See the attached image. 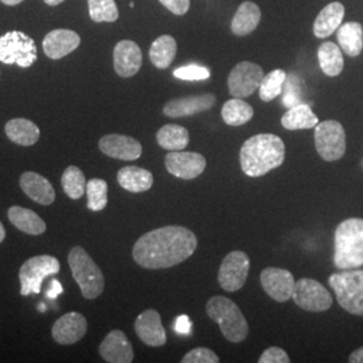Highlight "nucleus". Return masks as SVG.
<instances>
[{
  "label": "nucleus",
  "mask_w": 363,
  "mask_h": 363,
  "mask_svg": "<svg viewBox=\"0 0 363 363\" xmlns=\"http://www.w3.org/2000/svg\"><path fill=\"white\" fill-rule=\"evenodd\" d=\"M174 77L184 79V81H202L210 77V72L208 67H203V66H182L177 70H174Z\"/></svg>",
  "instance_id": "58836bf2"
},
{
  "label": "nucleus",
  "mask_w": 363,
  "mask_h": 363,
  "mask_svg": "<svg viewBox=\"0 0 363 363\" xmlns=\"http://www.w3.org/2000/svg\"><path fill=\"white\" fill-rule=\"evenodd\" d=\"M99 352L105 362L109 363H130L135 358L128 337L120 330H113L104 337Z\"/></svg>",
  "instance_id": "aec40b11"
},
{
  "label": "nucleus",
  "mask_w": 363,
  "mask_h": 363,
  "mask_svg": "<svg viewBox=\"0 0 363 363\" xmlns=\"http://www.w3.org/2000/svg\"><path fill=\"white\" fill-rule=\"evenodd\" d=\"M117 182L124 190L139 194L148 191L152 187L154 175L148 169L128 166L123 167L117 172Z\"/></svg>",
  "instance_id": "b1692460"
},
{
  "label": "nucleus",
  "mask_w": 363,
  "mask_h": 363,
  "mask_svg": "<svg viewBox=\"0 0 363 363\" xmlns=\"http://www.w3.org/2000/svg\"><path fill=\"white\" fill-rule=\"evenodd\" d=\"M64 0H45V3L46 4H49V6H58V4H61Z\"/></svg>",
  "instance_id": "09e8293b"
},
{
  "label": "nucleus",
  "mask_w": 363,
  "mask_h": 363,
  "mask_svg": "<svg viewBox=\"0 0 363 363\" xmlns=\"http://www.w3.org/2000/svg\"><path fill=\"white\" fill-rule=\"evenodd\" d=\"M81 43L77 33L66 28L50 31L43 39V52L52 60H61L74 52Z\"/></svg>",
  "instance_id": "412c9836"
},
{
  "label": "nucleus",
  "mask_w": 363,
  "mask_h": 363,
  "mask_svg": "<svg viewBox=\"0 0 363 363\" xmlns=\"http://www.w3.org/2000/svg\"><path fill=\"white\" fill-rule=\"evenodd\" d=\"M334 265L340 271L362 267V218H349L337 225L334 234Z\"/></svg>",
  "instance_id": "7ed1b4c3"
},
{
  "label": "nucleus",
  "mask_w": 363,
  "mask_h": 363,
  "mask_svg": "<svg viewBox=\"0 0 363 363\" xmlns=\"http://www.w3.org/2000/svg\"><path fill=\"white\" fill-rule=\"evenodd\" d=\"M62 291H64V288L61 286V284L57 280H52V286H50V289L48 292V296L52 298H57L60 294H62Z\"/></svg>",
  "instance_id": "c03bdc74"
},
{
  "label": "nucleus",
  "mask_w": 363,
  "mask_h": 363,
  "mask_svg": "<svg viewBox=\"0 0 363 363\" xmlns=\"http://www.w3.org/2000/svg\"><path fill=\"white\" fill-rule=\"evenodd\" d=\"M196 247V235L190 229L171 225L142 235L133 245L132 257L145 269H167L190 259Z\"/></svg>",
  "instance_id": "f257e3e1"
},
{
  "label": "nucleus",
  "mask_w": 363,
  "mask_h": 363,
  "mask_svg": "<svg viewBox=\"0 0 363 363\" xmlns=\"http://www.w3.org/2000/svg\"><path fill=\"white\" fill-rule=\"evenodd\" d=\"M220 115L228 125L240 127L252 120V117L255 115V111L242 99L234 97L223 104Z\"/></svg>",
  "instance_id": "473e14b6"
},
{
  "label": "nucleus",
  "mask_w": 363,
  "mask_h": 363,
  "mask_svg": "<svg viewBox=\"0 0 363 363\" xmlns=\"http://www.w3.org/2000/svg\"><path fill=\"white\" fill-rule=\"evenodd\" d=\"M259 363H289L291 358L286 354V350H283L281 347H268L264 351L259 358Z\"/></svg>",
  "instance_id": "a19ab883"
},
{
  "label": "nucleus",
  "mask_w": 363,
  "mask_h": 363,
  "mask_svg": "<svg viewBox=\"0 0 363 363\" xmlns=\"http://www.w3.org/2000/svg\"><path fill=\"white\" fill-rule=\"evenodd\" d=\"M292 298L298 308L308 312H325L334 300L325 286L313 279H300L295 283Z\"/></svg>",
  "instance_id": "9d476101"
},
{
  "label": "nucleus",
  "mask_w": 363,
  "mask_h": 363,
  "mask_svg": "<svg viewBox=\"0 0 363 363\" xmlns=\"http://www.w3.org/2000/svg\"><path fill=\"white\" fill-rule=\"evenodd\" d=\"M283 104L292 108L295 105L300 104V82L298 77L295 74L286 76V82H284V88H283Z\"/></svg>",
  "instance_id": "4c0bfd02"
},
{
  "label": "nucleus",
  "mask_w": 363,
  "mask_h": 363,
  "mask_svg": "<svg viewBox=\"0 0 363 363\" xmlns=\"http://www.w3.org/2000/svg\"><path fill=\"white\" fill-rule=\"evenodd\" d=\"M37 58V45L25 33L9 31L0 37V61L3 64L30 67Z\"/></svg>",
  "instance_id": "0eeeda50"
},
{
  "label": "nucleus",
  "mask_w": 363,
  "mask_h": 363,
  "mask_svg": "<svg viewBox=\"0 0 363 363\" xmlns=\"http://www.w3.org/2000/svg\"><path fill=\"white\" fill-rule=\"evenodd\" d=\"M175 331L178 334H182V335L190 334V331H191V322H190L189 316L182 315V316L177 319V322H175Z\"/></svg>",
  "instance_id": "37998d69"
},
{
  "label": "nucleus",
  "mask_w": 363,
  "mask_h": 363,
  "mask_svg": "<svg viewBox=\"0 0 363 363\" xmlns=\"http://www.w3.org/2000/svg\"><path fill=\"white\" fill-rule=\"evenodd\" d=\"M349 362L363 363V346L351 352L350 357H349Z\"/></svg>",
  "instance_id": "a18cd8bd"
},
{
  "label": "nucleus",
  "mask_w": 363,
  "mask_h": 363,
  "mask_svg": "<svg viewBox=\"0 0 363 363\" xmlns=\"http://www.w3.org/2000/svg\"><path fill=\"white\" fill-rule=\"evenodd\" d=\"M264 70L261 66L244 61L234 66L228 77L229 93L237 99H245L259 88L264 78Z\"/></svg>",
  "instance_id": "f8f14e48"
},
{
  "label": "nucleus",
  "mask_w": 363,
  "mask_h": 363,
  "mask_svg": "<svg viewBox=\"0 0 363 363\" xmlns=\"http://www.w3.org/2000/svg\"><path fill=\"white\" fill-rule=\"evenodd\" d=\"M60 269V261L49 255L35 256L27 259L19 269V280L22 286L21 294L23 296H27L30 294H39L43 280L48 276L57 274Z\"/></svg>",
  "instance_id": "1a4fd4ad"
},
{
  "label": "nucleus",
  "mask_w": 363,
  "mask_h": 363,
  "mask_svg": "<svg viewBox=\"0 0 363 363\" xmlns=\"http://www.w3.org/2000/svg\"><path fill=\"white\" fill-rule=\"evenodd\" d=\"M339 306L351 315L363 316V271L347 269L328 277Z\"/></svg>",
  "instance_id": "423d86ee"
},
{
  "label": "nucleus",
  "mask_w": 363,
  "mask_h": 363,
  "mask_svg": "<svg viewBox=\"0 0 363 363\" xmlns=\"http://www.w3.org/2000/svg\"><path fill=\"white\" fill-rule=\"evenodd\" d=\"M218 355L208 347H196L194 350L189 351L183 358L182 363H218Z\"/></svg>",
  "instance_id": "ea45409f"
},
{
  "label": "nucleus",
  "mask_w": 363,
  "mask_h": 363,
  "mask_svg": "<svg viewBox=\"0 0 363 363\" xmlns=\"http://www.w3.org/2000/svg\"><path fill=\"white\" fill-rule=\"evenodd\" d=\"M177 55V40L171 35H162L154 40L150 49V60L157 69H167Z\"/></svg>",
  "instance_id": "2f4dec72"
},
{
  "label": "nucleus",
  "mask_w": 363,
  "mask_h": 363,
  "mask_svg": "<svg viewBox=\"0 0 363 363\" xmlns=\"http://www.w3.org/2000/svg\"><path fill=\"white\" fill-rule=\"evenodd\" d=\"M318 60L322 72L328 77H337L343 72V54L334 42H325L318 49Z\"/></svg>",
  "instance_id": "c756f323"
},
{
  "label": "nucleus",
  "mask_w": 363,
  "mask_h": 363,
  "mask_svg": "<svg viewBox=\"0 0 363 363\" xmlns=\"http://www.w3.org/2000/svg\"><path fill=\"white\" fill-rule=\"evenodd\" d=\"M99 148L105 155L125 162L138 160L143 154V147L136 139L118 133L103 136L99 142Z\"/></svg>",
  "instance_id": "2eb2a0df"
},
{
  "label": "nucleus",
  "mask_w": 363,
  "mask_h": 363,
  "mask_svg": "<svg viewBox=\"0 0 363 363\" xmlns=\"http://www.w3.org/2000/svg\"><path fill=\"white\" fill-rule=\"evenodd\" d=\"M4 4H7V6H16V4H19V3H22L23 0H1Z\"/></svg>",
  "instance_id": "49530a36"
},
{
  "label": "nucleus",
  "mask_w": 363,
  "mask_h": 363,
  "mask_svg": "<svg viewBox=\"0 0 363 363\" xmlns=\"http://www.w3.org/2000/svg\"><path fill=\"white\" fill-rule=\"evenodd\" d=\"M6 135L13 143L28 147L38 142L40 132L37 124L27 118H13L6 124Z\"/></svg>",
  "instance_id": "bb28decb"
},
{
  "label": "nucleus",
  "mask_w": 363,
  "mask_h": 363,
  "mask_svg": "<svg viewBox=\"0 0 363 363\" xmlns=\"http://www.w3.org/2000/svg\"><path fill=\"white\" fill-rule=\"evenodd\" d=\"M88 331V322L79 312H67L58 318L52 325V339L64 346L74 345L85 337Z\"/></svg>",
  "instance_id": "dca6fc26"
},
{
  "label": "nucleus",
  "mask_w": 363,
  "mask_h": 363,
  "mask_svg": "<svg viewBox=\"0 0 363 363\" xmlns=\"http://www.w3.org/2000/svg\"><path fill=\"white\" fill-rule=\"evenodd\" d=\"M157 144L167 151H183L190 143L189 130L177 124H166L156 133Z\"/></svg>",
  "instance_id": "7c9ffc66"
},
{
  "label": "nucleus",
  "mask_w": 363,
  "mask_h": 363,
  "mask_svg": "<svg viewBox=\"0 0 363 363\" xmlns=\"http://www.w3.org/2000/svg\"><path fill=\"white\" fill-rule=\"evenodd\" d=\"M135 331L140 340L150 347H160L167 343L166 330L162 325L160 313L156 310L142 312L135 322Z\"/></svg>",
  "instance_id": "6ab92c4d"
},
{
  "label": "nucleus",
  "mask_w": 363,
  "mask_h": 363,
  "mask_svg": "<svg viewBox=\"0 0 363 363\" xmlns=\"http://www.w3.org/2000/svg\"><path fill=\"white\" fill-rule=\"evenodd\" d=\"M67 262L84 298L93 300L104 292V274L84 247H73L69 252Z\"/></svg>",
  "instance_id": "39448f33"
},
{
  "label": "nucleus",
  "mask_w": 363,
  "mask_h": 363,
  "mask_svg": "<svg viewBox=\"0 0 363 363\" xmlns=\"http://www.w3.org/2000/svg\"><path fill=\"white\" fill-rule=\"evenodd\" d=\"M166 169L175 178L190 181L203 174L206 169V159L198 152L169 151L164 159Z\"/></svg>",
  "instance_id": "ddd939ff"
},
{
  "label": "nucleus",
  "mask_w": 363,
  "mask_h": 363,
  "mask_svg": "<svg viewBox=\"0 0 363 363\" xmlns=\"http://www.w3.org/2000/svg\"><path fill=\"white\" fill-rule=\"evenodd\" d=\"M337 42L349 57H358L363 49V28L358 22H347L337 30Z\"/></svg>",
  "instance_id": "c85d7f7f"
},
{
  "label": "nucleus",
  "mask_w": 363,
  "mask_h": 363,
  "mask_svg": "<svg viewBox=\"0 0 363 363\" xmlns=\"http://www.w3.org/2000/svg\"><path fill=\"white\" fill-rule=\"evenodd\" d=\"M345 18V6L333 1L319 13L313 23V34L316 38H327L335 33Z\"/></svg>",
  "instance_id": "5701e85b"
},
{
  "label": "nucleus",
  "mask_w": 363,
  "mask_h": 363,
  "mask_svg": "<svg viewBox=\"0 0 363 363\" xmlns=\"http://www.w3.org/2000/svg\"><path fill=\"white\" fill-rule=\"evenodd\" d=\"M286 73L281 69H274L267 76H264L259 84V99L265 103H271L283 93Z\"/></svg>",
  "instance_id": "72a5a7b5"
},
{
  "label": "nucleus",
  "mask_w": 363,
  "mask_h": 363,
  "mask_svg": "<svg viewBox=\"0 0 363 363\" xmlns=\"http://www.w3.org/2000/svg\"><path fill=\"white\" fill-rule=\"evenodd\" d=\"M88 4L91 19L96 23H112L118 19V10L115 0H88Z\"/></svg>",
  "instance_id": "c9c22d12"
},
{
  "label": "nucleus",
  "mask_w": 363,
  "mask_h": 363,
  "mask_svg": "<svg viewBox=\"0 0 363 363\" xmlns=\"http://www.w3.org/2000/svg\"><path fill=\"white\" fill-rule=\"evenodd\" d=\"M62 189L70 199H79L86 191V179L77 166H69L61 179Z\"/></svg>",
  "instance_id": "f704fd0d"
},
{
  "label": "nucleus",
  "mask_w": 363,
  "mask_h": 363,
  "mask_svg": "<svg viewBox=\"0 0 363 363\" xmlns=\"http://www.w3.org/2000/svg\"><path fill=\"white\" fill-rule=\"evenodd\" d=\"M21 189L23 193L42 206H50L55 201V191L52 183L37 172L27 171L21 175Z\"/></svg>",
  "instance_id": "4be33fe9"
},
{
  "label": "nucleus",
  "mask_w": 363,
  "mask_h": 363,
  "mask_svg": "<svg viewBox=\"0 0 363 363\" xmlns=\"http://www.w3.org/2000/svg\"><path fill=\"white\" fill-rule=\"evenodd\" d=\"M319 124V118L307 104L295 105L289 108L281 117V125L288 130H311Z\"/></svg>",
  "instance_id": "cd10ccee"
},
{
  "label": "nucleus",
  "mask_w": 363,
  "mask_h": 363,
  "mask_svg": "<svg viewBox=\"0 0 363 363\" xmlns=\"http://www.w3.org/2000/svg\"><path fill=\"white\" fill-rule=\"evenodd\" d=\"M250 259L245 252L233 250L225 256L218 271V283L226 292H237L247 283Z\"/></svg>",
  "instance_id": "9b49d317"
},
{
  "label": "nucleus",
  "mask_w": 363,
  "mask_h": 363,
  "mask_svg": "<svg viewBox=\"0 0 363 363\" xmlns=\"http://www.w3.org/2000/svg\"><path fill=\"white\" fill-rule=\"evenodd\" d=\"M214 104H216V96L213 93L187 96V97L169 100V103L163 106V113L172 118L193 116L196 113L210 111Z\"/></svg>",
  "instance_id": "a211bd4d"
},
{
  "label": "nucleus",
  "mask_w": 363,
  "mask_h": 363,
  "mask_svg": "<svg viewBox=\"0 0 363 363\" xmlns=\"http://www.w3.org/2000/svg\"><path fill=\"white\" fill-rule=\"evenodd\" d=\"M261 21V10L253 1H244L232 21V31L237 37H245L253 33Z\"/></svg>",
  "instance_id": "393cba45"
},
{
  "label": "nucleus",
  "mask_w": 363,
  "mask_h": 363,
  "mask_svg": "<svg viewBox=\"0 0 363 363\" xmlns=\"http://www.w3.org/2000/svg\"><path fill=\"white\" fill-rule=\"evenodd\" d=\"M4 238H6V229H4L3 223L0 222V244L4 241Z\"/></svg>",
  "instance_id": "de8ad7c7"
},
{
  "label": "nucleus",
  "mask_w": 363,
  "mask_h": 363,
  "mask_svg": "<svg viewBox=\"0 0 363 363\" xmlns=\"http://www.w3.org/2000/svg\"><path fill=\"white\" fill-rule=\"evenodd\" d=\"M9 218L13 226L23 233L39 235L46 232V223L33 210L21 206H13L9 210Z\"/></svg>",
  "instance_id": "a878e982"
},
{
  "label": "nucleus",
  "mask_w": 363,
  "mask_h": 363,
  "mask_svg": "<svg viewBox=\"0 0 363 363\" xmlns=\"http://www.w3.org/2000/svg\"><path fill=\"white\" fill-rule=\"evenodd\" d=\"M286 160V145L277 135L259 133L249 138L240 150V164L244 174L259 178L279 169Z\"/></svg>",
  "instance_id": "f03ea898"
},
{
  "label": "nucleus",
  "mask_w": 363,
  "mask_h": 363,
  "mask_svg": "<svg viewBox=\"0 0 363 363\" xmlns=\"http://www.w3.org/2000/svg\"><path fill=\"white\" fill-rule=\"evenodd\" d=\"M315 147L325 162H335L346 154V132L337 120H325L315 127Z\"/></svg>",
  "instance_id": "6e6552de"
},
{
  "label": "nucleus",
  "mask_w": 363,
  "mask_h": 363,
  "mask_svg": "<svg viewBox=\"0 0 363 363\" xmlns=\"http://www.w3.org/2000/svg\"><path fill=\"white\" fill-rule=\"evenodd\" d=\"M208 318L220 325L222 335L230 343H241L249 334V325L244 313L233 300L226 296H213L206 304Z\"/></svg>",
  "instance_id": "20e7f679"
},
{
  "label": "nucleus",
  "mask_w": 363,
  "mask_h": 363,
  "mask_svg": "<svg viewBox=\"0 0 363 363\" xmlns=\"http://www.w3.org/2000/svg\"><path fill=\"white\" fill-rule=\"evenodd\" d=\"M88 208L91 211H101L108 205V183L104 179H91L86 182Z\"/></svg>",
  "instance_id": "e433bc0d"
},
{
  "label": "nucleus",
  "mask_w": 363,
  "mask_h": 363,
  "mask_svg": "<svg viewBox=\"0 0 363 363\" xmlns=\"http://www.w3.org/2000/svg\"><path fill=\"white\" fill-rule=\"evenodd\" d=\"M259 283L269 298L279 303H286L292 298L296 281L289 271L269 267L259 274Z\"/></svg>",
  "instance_id": "4468645a"
},
{
  "label": "nucleus",
  "mask_w": 363,
  "mask_h": 363,
  "mask_svg": "<svg viewBox=\"0 0 363 363\" xmlns=\"http://www.w3.org/2000/svg\"><path fill=\"white\" fill-rule=\"evenodd\" d=\"M143 64V54L133 40H120L113 50V65L120 77L130 78L138 74Z\"/></svg>",
  "instance_id": "f3484780"
},
{
  "label": "nucleus",
  "mask_w": 363,
  "mask_h": 363,
  "mask_svg": "<svg viewBox=\"0 0 363 363\" xmlns=\"http://www.w3.org/2000/svg\"><path fill=\"white\" fill-rule=\"evenodd\" d=\"M169 11L175 15H184L190 9V0H159Z\"/></svg>",
  "instance_id": "79ce46f5"
}]
</instances>
